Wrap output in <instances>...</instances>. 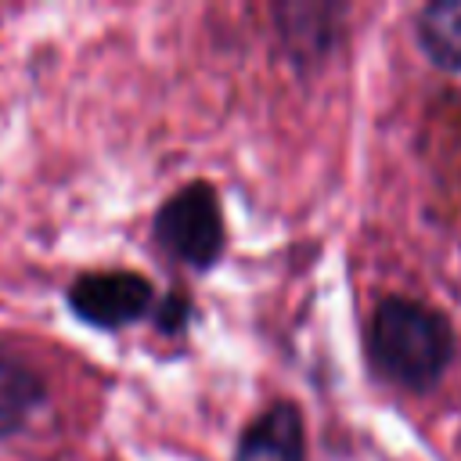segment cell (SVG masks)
I'll list each match as a JSON object with an SVG mask.
<instances>
[{
	"instance_id": "obj_4",
	"label": "cell",
	"mask_w": 461,
	"mask_h": 461,
	"mask_svg": "<svg viewBox=\"0 0 461 461\" xmlns=\"http://www.w3.org/2000/svg\"><path fill=\"white\" fill-rule=\"evenodd\" d=\"M234 461H306V425L292 400H274L238 436Z\"/></svg>"
},
{
	"instance_id": "obj_6",
	"label": "cell",
	"mask_w": 461,
	"mask_h": 461,
	"mask_svg": "<svg viewBox=\"0 0 461 461\" xmlns=\"http://www.w3.org/2000/svg\"><path fill=\"white\" fill-rule=\"evenodd\" d=\"M43 396L47 389L40 375L25 360L0 349V439L22 432L29 418L43 407Z\"/></svg>"
},
{
	"instance_id": "obj_5",
	"label": "cell",
	"mask_w": 461,
	"mask_h": 461,
	"mask_svg": "<svg viewBox=\"0 0 461 461\" xmlns=\"http://www.w3.org/2000/svg\"><path fill=\"white\" fill-rule=\"evenodd\" d=\"M342 14H346L342 4H277L274 7L277 36L288 47L292 61L299 65H313L335 47Z\"/></svg>"
},
{
	"instance_id": "obj_2",
	"label": "cell",
	"mask_w": 461,
	"mask_h": 461,
	"mask_svg": "<svg viewBox=\"0 0 461 461\" xmlns=\"http://www.w3.org/2000/svg\"><path fill=\"white\" fill-rule=\"evenodd\" d=\"M155 245L187 270H212L227 249L220 194L209 180H191L173 191L155 212Z\"/></svg>"
},
{
	"instance_id": "obj_7",
	"label": "cell",
	"mask_w": 461,
	"mask_h": 461,
	"mask_svg": "<svg viewBox=\"0 0 461 461\" xmlns=\"http://www.w3.org/2000/svg\"><path fill=\"white\" fill-rule=\"evenodd\" d=\"M414 36L421 54L447 68V72H461V0H432L418 11L414 22Z\"/></svg>"
},
{
	"instance_id": "obj_8",
	"label": "cell",
	"mask_w": 461,
	"mask_h": 461,
	"mask_svg": "<svg viewBox=\"0 0 461 461\" xmlns=\"http://www.w3.org/2000/svg\"><path fill=\"white\" fill-rule=\"evenodd\" d=\"M151 313H155V328H158V331H166V335H180V331L191 324L194 306H191V295H187V292L173 288V292H166V295L151 306Z\"/></svg>"
},
{
	"instance_id": "obj_3",
	"label": "cell",
	"mask_w": 461,
	"mask_h": 461,
	"mask_svg": "<svg viewBox=\"0 0 461 461\" xmlns=\"http://www.w3.org/2000/svg\"><path fill=\"white\" fill-rule=\"evenodd\" d=\"M72 313L90 328H130L155 306V285L137 270H90L68 285Z\"/></svg>"
},
{
	"instance_id": "obj_1",
	"label": "cell",
	"mask_w": 461,
	"mask_h": 461,
	"mask_svg": "<svg viewBox=\"0 0 461 461\" xmlns=\"http://www.w3.org/2000/svg\"><path fill=\"white\" fill-rule=\"evenodd\" d=\"M454 353L457 339L450 317L421 299L385 295L367 313L364 360L371 375L393 389L429 393L454 364Z\"/></svg>"
}]
</instances>
